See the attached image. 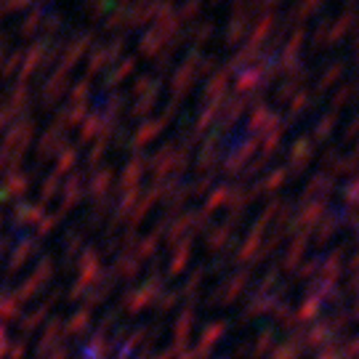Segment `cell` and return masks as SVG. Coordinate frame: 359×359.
Wrapping results in <instances>:
<instances>
[{
	"label": "cell",
	"mask_w": 359,
	"mask_h": 359,
	"mask_svg": "<svg viewBox=\"0 0 359 359\" xmlns=\"http://www.w3.org/2000/svg\"><path fill=\"white\" fill-rule=\"evenodd\" d=\"M248 25H250L248 6H245V0H237V3H234V13H231V22H229V32H226V40H229V46H237V43L245 38V32H248Z\"/></svg>",
	"instance_id": "1"
},
{
	"label": "cell",
	"mask_w": 359,
	"mask_h": 359,
	"mask_svg": "<svg viewBox=\"0 0 359 359\" xmlns=\"http://www.w3.org/2000/svg\"><path fill=\"white\" fill-rule=\"evenodd\" d=\"M256 88H264V80H261V69L258 67H245L240 69L237 77V93H250Z\"/></svg>",
	"instance_id": "2"
},
{
	"label": "cell",
	"mask_w": 359,
	"mask_h": 359,
	"mask_svg": "<svg viewBox=\"0 0 359 359\" xmlns=\"http://www.w3.org/2000/svg\"><path fill=\"white\" fill-rule=\"evenodd\" d=\"M357 19H354V11H346L338 22H330V29H327V43H338V40L346 35L348 29H351V25H354Z\"/></svg>",
	"instance_id": "3"
},
{
	"label": "cell",
	"mask_w": 359,
	"mask_h": 359,
	"mask_svg": "<svg viewBox=\"0 0 359 359\" xmlns=\"http://www.w3.org/2000/svg\"><path fill=\"white\" fill-rule=\"evenodd\" d=\"M258 56H261V48H258V46H253V43H248L243 51H240L237 56H234V59H231L229 72H234V69H245L248 65H253Z\"/></svg>",
	"instance_id": "4"
},
{
	"label": "cell",
	"mask_w": 359,
	"mask_h": 359,
	"mask_svg": "<svg viewBox=\"0 0 359 359\" xmlns=\"http://www.w3.org/2000/svg\"><path fill=\"white\" fill-rule=\"evenodd\" d=\"M271 29H274V16H271V13H266V16H264L256 27H253V32H250V43L261 48V46L266 43V38L271 35Z\"/></svg>",
	"instance_id": "5"
},
{
	"label": "cell",
	"mask_w": 359,
	"mask_h": 359,
	"mask_svg": "<svg viewBox=\"0 0 359 359\" xmlns=\"http://www.w3.org/2000/svg\"><path fill=\"white\" fill-rule=\"evenodd\" d=\"M271 112L264 107V104H258L256 109H253V115H250V130L253 133H264V128H266V123H269Z\"/></svg>",
	"instance_id": "6"
},
{
	"label": "cell",
	"mask_w": 359,
	"mask_h": 359,
	"mask_svg": "<svg viewBox=\"0 0 359 359\" xmlns=\"http://www.w3.org/2000/svg\"><path fill=\"white\" fill-rule=\"evenodd\" d=\"M335 120H338V112H335V109H330V112H327V115L317 123V128H314V130H317V139H327V136H330Z\"/></svg>",
	"instance_id": "7"
},
{
	"label": "cell",
	"mask_w": 359,
	"mask_h": 359,
	"mask_svg": "<svg viewBox=\"0 0 359 359\" xmlns=\"http://www.w3.org/2000/svg\"><path fill=\"white\" fill-rule=\"evenodd\" d=\"M309 99H311V96H309V90L298 88V93H295V99L290 102V120H293V117H298L301 112H304V109H306Z\"/></svg>",
	"instance_id": "8"
},
{
	"label": "cell",
	"mask_w": 359,
	"mask_h": 359,
	"mask_svg": "<svg viewBox=\"0 0 359 359\" xmlns=\"http://www.w3.org/2000/svg\"><path fill=\"white\" fill-rule=\"evenodd\" d=\"M341 75H344V65H341V62H338V65H330V69H327V72L322 75V80H320V90H327Z\"/></svg>",
	"instance_id": "9"
},
{
	"label": "cell",
	"mask_w": 359,
	"mask_h": 359,
	"mask_svg": "<svg viewBox=\"0 0 359 359\" xmlns=\"http://www.w3.org/2000/svg\"><path fill=\"white\" fill-rule=\"evenodd\" d=\"M309 149H311V144H309V139L306 136H301V139H298V142H295V147H293V154H290V157H295V160H298V163H306L309 160Z\"/></svg>",
	"instance_id": "10"
},
{
	"label": "cell",
	"mask_w": 359,
	"mask_h": 359,
	"mask_svg": "<svg viewBox=\"0 0 359 359\" xmlns=\"http://www.w3.org/2000/svg\"><path fill=\"white\" fill-rule=\"evenodd\" d=\"M243 109H245V99H231L229 107H226V112H224V115H226V120H229V126L237 120V117L243 115Z\"/></svg>",
	"instance_id": "11"
},
{
	"label": "cell",
	"mask_w": 359,
	"mask_h": 359,
	"mask_svg": "<svg viewBox=\"0 0 359 359\" xmlns=\"http://www.w3.org/2000/svg\"><path fill=\"white\" fill-rule=\"evenodd\" d=\"M229 75H231L229 69H224V72L210 83V93H213V96H221V93H224V86L229 83Z\"/></svg>",
	"instance_id": "12"
},
{
	"label": "cell",
	"mask_w": 359,
	"mask_h": 359,
	"mask_svg": "<svg viewBox=\"0 0 359 359\" xmlns=\"http://www.w3.org/2000/svg\"><path fill=\"white\" fill-rule=\"evenodd\" d=\"M348 133H346V136H354V133H359V117H357V120H354V123H348Z\"/></svg>",
	"instance_id": "13"
},
{
	"label": "cell",
	"mask_w": 359,
	"mask_h": 359,
	"mask_svg": "<svg viewBox=\"0 0 359 359\" xmlns=\"http://www.w3.org/2000/svg\"><path fill=\"white\" fill-rule=\"evenodd\" d=\"M253 3H256V6H277L280 0H253Z\"/></svg>",
	"instance_id": "14"
}]
</instances>
